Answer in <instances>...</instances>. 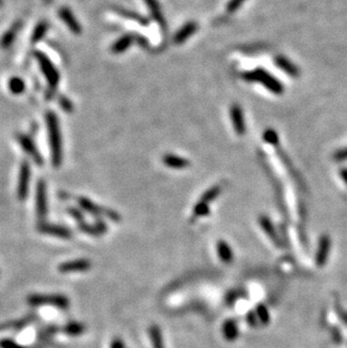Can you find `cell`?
<instances>
[{
    "label": "cell",
    "instance_id": "cell-12",
    "mask_svg": "<svg viewBox=\"0 0 347 348\" xmlns=\"http://www.w3.org/2000/svg\"><path fill=\"white\" fill-rule=\"evenodd\" d=\"M329 250H331V238L327 234H324L319 240L317 255H316V264L318 266H324L327 261Z\"/></svg>",
    "mask_w": 347,
    "mask_h": 348
},
{
    "label": "cell",
    "instance_id": "cell-25",
    "mask_svg": "<svg viewBox=\"0 0 347 348\" xmlns=\"http://www.w3.org/2000/svg\"><path fill=\"white\" fill-rule=\"evenodd\" d=\"M47 30H49V23H46L45 20H42V22L37 24L32 34V43L40 42L45 35Z\"/></svg>",
    "mask_w": 347,
    "mask_h": 348
},
{
    "label": "cell",
    "instance_id": "cell-24",
    "mask_svg": "<svg viewBox=\"0 0 347 348\" xmlns=\"http://www.w3.org/2000/svg\"><path fill=\"white\" fill-rule=\"evenodd\" d=\"M8 88L12 94L20 95L25 91V82H24L22 78L13 77L8 81Z\"/></svg>",
    "mask_w": 347,
    "mask_h": 348
},
{
    "label": "cell",
    "instance_id": "cell-36",
    "mask_svg": "<svg viewBox=\"0 0 347 348\" xmlns=\"http://www.w3.org/2000/svg\"><path fill=\"white\" fill-rule=\"evenodd\" d=\"M247 321H248V323L252 327H256L257 326V316H256V313L250 311L248 313V316H247Z\"/></svg>",
    "mask_w": 347,
    "mask_h": 348
},
{
    "label": "cell",
    "instance_id": "cell-1",
    "mask_svg": "<svg viewBox=\"0 0 347 348\" xmlns=\"http://www.w3.org/2000/svg\"><path fill=\"white\" fill-rule=\"evenodd\" d=\"M45 121L47 132H49L52 165L54 167H59L62 163V139H61L59 120L53 112H47L45 114Z\"/></svg>",
    "mask_w": 347,
    "mask_h": 348
},
{
    "label": "cell",
    "instance_id": "cell-22",
    "mask_svg": "<svg viewBox=\"0 0 347 348\" xmlns=\"http://www.w3.org/2000/svg\"><path fill=\"white\" fill-rule=\"evenodd\" d=\"M149 336H150V340H151V345H152V348H166L164 344L161 329L157 325H152L150 327Z\"/></svg>",
    "mask_w": 347,
    "mask_h": 348
},
{
    "label": "cell",
    "instance_id": "cell-4",
    "mask_svg": "<svg viewBox=\"0 0 347 348\" xmlns=\"http://www.w3.org/2000/svg\"><path fill=\"white\" fill-rule=\"evenodd\" d=\"M34 57L36 58L37 62H39L41 70H42L44 77H45L47 84L51 88L58 87L60 81V74L58 71V69L54 67L52 61L50 60V58L44 54L41 51H35L34 52Z\"/></svg>",
    "mask_w": 347,
    "mask_h": 348
},
{
    "label": "cell",
    "instance_id": "cell-28",
    "mask_svg": "<svg viewBox=\"0 0 347 348\" xmlns=\"http://www.w3.org/2000/svg\"><path fill=\"white\" fill-rule=\"evenodd\" d=\"M256 316H257V319L259 320V322L262 323V325H269V322L271 321L269 309H267L264 304L257 305Z\"/></svg>",
    "mask_w": 347,
    "mask_h": 348
},
{
    "label": "cell",
    "instance_id": "cell-15",
    "mask_svg": "<svg viewBox=\"0 0 347 348\" xmlns=\"http://www.w3.org/2000/svg\"><path fill=\"white\" fill-rule=\"evenodd\" d=\"M20 29H22V22L14 23L12 27H10V29L3 34L1 39H0V47H1V49H8L9 46H12V44L14 43V41H15Z\"/></svg>",
    "mask_w": 347,
    "mask_h": 348
},
{
    "label": "cell",
    "instance_id": "cell-9",
    "mask_svg": "<svg viewBox=\"0 0 347 348\" xmlns=\"http://www.w3.org/2000/svg\"><path fill=\"white\" fill-rule=\"evenodd\" d=\"M18 142L24 151L29 154V156L32 158L34 163H35L37 166H42L43 165V158L41 156L39 149H37L34 141L30 139V136H25V134H19L18 136Z\"/></svg>",
    "mask_w": 347,
    "mask_h": 348
},
{
    "label": "cell",
    "instance_id": "cell-26",
    "mask_svg": "<svg viewBox=\"0 0 347 348\" xmlns=\"http://www.w3.org/2000/svg\"><path fill=\"white\" fill-rule=\"evenodd\" d=\"M143 1L147 3L148 7H149V10H150L151 15L153 16V18L157 19L158 22L163 24L164 23L163 13H161L160 6H159V3H158L157 0H143Z\"/></svg>",
    "mask_w": 347,
    "mask_h": 348
},
{
    "label": "cell",
    "instance_id": "cell-8",
    "mask_svg": "<svg viewBox=\"0 0 347 348\" xmlns=\"http://www.w3.org/2000/svg\"><path fill=\"white\" fill-rule=\"evenodd\" d=\"M91 268V263L89 259H77L60 264L59 267H58V271L62 274L84 273V272H88Z\"/></svg>",
    "mask_w": 347,
    "mask_h": 348
},
{
    "label": "cell",
    "instance_id": "cell-30",
    "mask_svg": "<svg viewBox=\"0 0 347 348\" xmlns=\"http://www.w3.org/2000/svg\"><path fill=\"white\" fill-rule=\"evenodd\" d=\"M245 1L246 0H230V1L228 2V5H226V12L230 14L235 13L236 10L239 9V7L241 6Z\"/></svg>",
    "mask_w": 347,
    "mask_h": 348
},
{
    "label": "cell",
    "instance_id": "cell-2",
    "mask_svg": "<svg viewBox=\"0 0 347 348\" xmlns=\"http://www.w3.org/2000/svg\"><path fill=\"white\" fill-rule=\"evenodd\" d=\"M242 78L250 82H258V84L263 85L264 87L269 89L270 91H272L273 94H283V85H282L274 76L271 75L270 72H267L265 69L257 68L252 71L245 72V74L242 75Z\"/></svg>",
    "mask_w": 347,
    "mask_h": 348
},
{
    "label": "cell",
    "instance_id": "cell-34",
    "mask_svg": "<svg viewBox=\"0 0 347 348\" xmlns=\"http://www.w3.org/2000/svg\"><path fill=\"white\" fill-rule=\"evenodd\" d=\"M60 105H61V107H62L63 111H66V112H71L72 111L71 102L66 97H61Z\"/></svg>",
    "mask_w": 347,
    "mask_h": 348
},
{
    "label": "cell",
    "instance_id": "cell-35",
    "mask_svg": "<svg viewBox=\"0 0 347 348\" xmlns=\"http://www.w3.org/2000/svg\"><path fill=\"white\" fill-rule=\"evenodd\" d=\"M334 158L337 161H344L347 160V148H344V149L338 150L337 152L335 153Z\"/></svg>",
    "mask_w": 347,
    "mask_h": 348
},
{
    "label": "cell",
    "instance_id": "cell-19",
    "mask_svg": "<svg viewBox=\"0 0 347 348\" xmlns=\"http://www.w3.org/2000/svg\"><path fill=\"white\" fill-rule=\"evenodd\" d=\"M163 163L167 167L174 168V169H183L190 166V161L186 158L176 156V154H166L163 158Z\"/></svg>",
    "mask_w": 347,
    "mask_h": 348
},
{
    "label": "cell",
    "instance_id": "cell-38",
    "mask_svg": "<svg viewBox=\"0 0 347 348\" xmlns=\"http://www.w3.org/2000/svg\"><path fill=\"white\" fill-rule=\"evenodd\" d=\"M341 176H342L343 181H344L345 184L347 185V168H344V169L341 170Z\"/></svg>",
    "mask_w": 347,
    "mask_h": 348
},
{
    "label": "cell",
    "instance_id": "cell-29",
    "mask_svg": "<svg viewBox=\"0 0 347 348\" xmlns=\"http://www.w3.org/2000/svg\"><path fill=\"white\" fill-rule=\"evenodd\" d=\"M79 229L85 233L91 234V236H102V232L99 231L96 225H87L85 222H80L79 223Z\"/></svg>",
    "mask_w": 347,
    "mask_h": 348
},
{
    "label": "cell",
    "instance_id": "cell-17",
    "mask_svg": "<svg viewBox=\"0 0 347 348\" xmlns=\"http://www.w3.org/2000/svg\"><path fill=\"white\" fill-rule=\"evenodd\" d=\"M222 335L226 340L232 343L239 337V328L237 322L233 319H228L223 322Z\"/></svg>",
    "mask_w": 347,
    "mask_h": 348
},
{
    "label": "cell",
    "instance_id": "cell-11",
    "mask_svg": "<svg viewBox=\"0 0 347 348\" xmlns=\"http://www.w3.org/2000/svg\"><path fill=\"white\" fill-rule=\"evenodd\" d=\"M59 16L62 22L66 24L72 33L80 34L81 33V26L71 10L68 7H61L59 9Z\"/></svg>",
    "mask_w": 347,
    "mask_h": 348
},
{
    "label": "cell",
    "instance_id": "cell-21",
    "mask_svg": "<svg viewBox=\"0 0 347 348\" xmlns=\"http://www.w3.org/2000/svg\"><path fill=\"white\" fill-rule=\"evenodd\" d=\"M133 40H135V37H133L132 34H125L124 36L120 37V39L113 44L112 52L116 54L124 52L126 49H129V47L131 46Z\"/></svg>",
    "mask_w": 347,
    "mask_h": 348
},
{
    "label": "cell",
    "instance_id": "cell-3",
    "mask_svg": "<svg viewBox=\"0 0 347 348\" xmlns=\"http://www.w3.org/2000/svg\"><path fill=\"white\" fill-rule=\"evenodd\" d=\"M29 304L33 306L52 305L66 310L69 308V299L62 294H33L27 298Z\"/></svg>",
    "mask_w": 347,
    "mask_h": 348
},
{
    "label": "cell",
    "instance_id": "cell-7",
    "mask_svg": "<svg viewBox=\"0 0 347 348\" xmlns=\"http://www.w3.org/2000/svg\"><path fill=\"white\" fill-rule=\"evenodd\" d=\"M35 204H36L37 218L43 220L47 214V198H46V185L45 182L42 181V179L37 182L36 184Z\"/></svg>",
    "mask_w": 347,
    "mask_h": 348
},
{
    "label": "cell",
    "instance_id": "cell-31",
    "mask_svg": "<svg viewBox=\"0 0 347 348\" xmlns=\"http://www.w3.org/2000/svg\"><path fill=\"white\" fill-rule=\"evenodd\" d=\"M68 213H69V214H70L75 220H77V221H78L79 223L84 221V215H82V213H81L80 211H79V210L75 209V208H70V209H68Z\"/></svg>",
    "mask_w": 347,
    "mask_h": 348
},
{
    "label": "cell",
    "instance_id": "cell-37",
    "mask_svg": "<svg viewBox=\"0 0 347 348\" xmlns=\"http://www.w3.org/2000/svg\"><path fill=\"white\" fill-rule=\"evenodd\" d=\"M111 348H124V342L121 338L113 339L111 344Z\"/></svg>",
    "mask_w": 347,
    "mask_h": 348
},
{
    "label": "cell",
    "instance_id": "cell-6",
    "mask_svg": "<svg viewBox=\"0 0 347 348\" xmlns=\"http://www.w3.org/2000/svg\"><path fill=\"white\" fill-rule=\"evenodd\" d=\"M30 182V166L26 160H24L19 168L18 184H17V197L19 201H24L27 197L29 186Z\"/></svg>",
    "mask_w": 347,
    "mask_h": 348
},
{
    "label": "cell",
    "instance_id": "cell-14",
    "mask_svg": "<svg viewBox=\"0 0 347 348\" xmlns=\"http://www.w3.org/2000/svg\"><path fill=\"white\" fill-rule=\"evenodd\" d=\"M258 221H259L260 228H262L264 231H265L266 236L269 237L271 240H272V242L275 244L276 247H281L282 246L281 240H280V238H278L277 233H276V230H275V228H274L273 223L270 220L269 216L260 215L259 219H258Z\"/></svg>",
    "mask_w": 347,
    "mask_h": 348
},
{
    "label": "cell",
    "instance_id": "cell-10",
    "mask_svg": "<svg viewBox=\"0 0 347 348\" xmlns=\"http://www.w3.org/2000/svg\"><path fill=\"white\" fill-rule=\"evenodd\" d=\"M37 230L43 234L62 238V239H70L72 236L69 229L63 228V227L61 226L50 225V223H41V225L37 227Z\"/></svg>",
    "mask_w": 347,
    "mask_h": 348
},
{
    "label": "cell",
    "instance_id": "cell-20",
    "mask_svg": "<svg viewBox=\"0 0 347 348\" xmlns=\"http://www.w3.org/2000/svg\"><path fill=\"white\" fill-rule=\"evenodd\" d=\"M275 64L277 65L278 68L282 69L285 74L292 76V77H295V76L299 75V70L297 68V65L292 63V62L288 60V59L284 58V57H276L275 58Z\"/></svg>",
    "mask_w": 347,
    "mask_h": 348
},
{
    "label": "cell",
    "instance_id": "cell-39",
    "mask_svg": "<svg viewBox=\"0 0 347 348\" xmlns=\"http://www.w3.org/2000/svg\"><path fill=\"white\" fill-rule=\"evenodd\" d=\"M52 1H53V0H44V2H45L46 5H49V3H51Z\"/></svg>",
    "mask_w": 347,
    "mask_h": 348
},
{
    "label": "cell",
    "instance_id": "cell-32",
    "mask_svg": "<svg viewBox=\"0 0 347 348\" xmlns=\"http://www.w3.org/2000/svg\"><path fill=\"white\" fill-rule=\"evenodd\" d=\"M0 348H24V347L18 345V344H16L15 342H13V340L5 339L0 342Z\"/></svg>",
    "mask_w": 347,
    "mask_h": 348
},
{
    "label": "cell",
    "instance_id": "cell-16",
    "mask_svg": "<svg viewBox=\"0 0 347 348\" xmlns=\"http://www.w3.org/2000/svg\"><path fill=\"white\" fill-rule=\"evenodd\" d=\"M197 30V24L195 22H188L181 27L174 37V42L176 44H181L185 41L190 39L193 34Z\"/></svg>",
    "mask_w": 347,
    "mask_h": 348
},
{
    "label": "cell",
    "instance_id": "cell-27",
    "mask_svg": "<svg viewBox=\"0 0 347 348\" xmlns=\"http://www.w3.org/2000/svg\"><path fill=\"white\" fill-rule=\"evenodd\" d=\"M221 191H222V188L220 187V186H214V187L208 189V191L205 192L203 195H202L200 201L209 205L210 203L214 201V199L218 197L220 194H221Z\"/></svg>",
    "mask_w": 347,
    "mask_h": 348
},
{
    "label": "cell",
    "instance_id": "cell-13",
    "mask_svg": "<svg viewBox=\"0 0 347 348\" xmlns=\"http://www.w3.org/2000/svg\"><path fill=\"white\" fill-rule=\"evenodd\" d=\"M230 116H231L233 129L239 136H243L246 132V125H245V119H243V113L240 108L239 105H232L231 109H230Z\"/></svg>",
    "mask_w": 347,
    "mask_h": 348
},
{
    "label": "cell",
    "instance_id": "cell-33",
    "mask_svg": "<svg viewBox=\"0 0 347 348\" xmlns=\"http://www.w3.org/2000/svg\"><path fill=\"white\" fill-rule=\"evenodd\" d=\"M265 140L267 141V142H270L271 144H273V143H276L278 139H277L276 133L274 132V131L269 130V131H266V133H265Z\"/></svg>",
    "mask_w": 347,
    "mask_h": 348
},
{
    "label": "cell",
    "instance_id": "cell-5",
    "mask_svg": "<svg viewBox=\"0 0 347 348\" xmlns=\"http://www.w3.org/2000/svg\"><path fill=\"white\" fill-rule=\"evenodd\" d=\"M78 203H79V205H80L81 209H84L86 212L91 213V214H92V215H96V216L102 215V216H106V218L113 220V221H121V215H120L118 212L113 211V210L103 208V206H99L87 197H79Z\"/></svg>",
    "mask_w": 347,
    "mask_h": 348
},
{
    "label": "cell",
    "instance_id": "cell-18",
    "mask_svg": "<svg viewBox=\"0 0 347 348\" xmlns=\"http://www.w3.org/2000/svg\"><path fill=\"white\" fill-rule=\"evenodd\" d=\"M216 254L220 259H221L222 263L225 264H231L233 261V253L231 247L229 246L228 242H226L225 240H219L216 242Z\"/></svg>",
    "mask_w": 347,
    "mask_h": 348
},
{
    "label": "cell",
    "instance_id": "cell-23",
    "mask_svg": "<svg viewBox=\"0 0 347 348\" xmlns=\"http://www.w3.org/2000/svg\"><path fill=\"white\" fill-rule=\"evenodd\" d=\"M86 327L80 322H69L63 327V333L68 336L77 337L85 333Z\"/></svg>",
    "mask_w": 347,
    "mask_h": 348
}]
</instances>
